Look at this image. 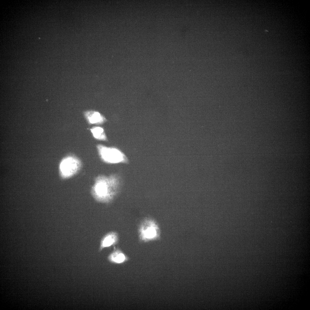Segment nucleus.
<instances>
[{"label": "nucleus", "mask_w": 310, "mask_h": 310, "mask_svg": "<svg viewBox=\"0 0 310 310\" xmlns=\"http://www.w3.org/2000/svg\"><path fill=\"white\" fill-rule=\"evenodd\" d=\"M94 137L98 139L104 140L106 137L103 129L99 127H94L91 129Z\"/></svg>", "instance_id": "obj_8"}, {"label": "nucleus", "mask_w": 310, "mask_h": 310, "mask_svg": "<svg viewBox=\"0 0 310 310\" xmlns=\"http://www.w3.org/2000/svg\"><path fill=\"white\" fill-rule=\"evenodd\" d=\"M97 147L101 158L106 162L117 163L127 161V158L123 154L116 149L101 145H99Z\"/></svg>", "instance_id": "obj_4"}, {"label": "nucleus", "mask_w": 310, "mask_h": 310, "mask_svg": "<svg viewBox=\"0 0 310 310\" xmlns=\"http://www.w3.org/2000/svg\"><path fill=\"white\" fill-rule=\"evenodd\" d=\"M118 240V235L117 232L111 231L107 233L101 240L99 251H101L104 248L117 243Z\"/></svg>", "instance_id": "obj_5"}, {"label": "nucleus", "mask_w": 310, "mask_h": 310, "mask_svg": "<svg viewBox=\"0 0 310 310\" xmlns=\"http://www.w3.org/2000/svg\"><path fill=\"white\" fill-rule=\"evenodd\" d=\"M118 184V181L114 176H99L92 188V195L97 202L110 203L117 193Z\"/></svg>", "instance_id": "obj_1"}, {"label": "nucleus", "mask_w": 310, "mask_h": 310, "mask_svg": "<svg viewBox=\"0 0 310 310\" xmlns=\"http://www.w3.org/2000/svg\"><path fill=\"white\" fill-rule=\"evenodd\" d=\"M139 238L142 242H146L158 239L160 237L159 227L156 222L147 218L141 222L138 228Z\"/></svg>", "instance_id": "obj_2"}, {"label": "nucleus", "mask_w": 310, "mask_h": 310, "mask_svg": "<svg viewBox=\"0 0 310 310\" xmlns=\"http://www.w3.org/2000/svg\"><path fill=\"white\" fill-rule=\"evenodd\" d=\"M85 115L89 122L91 123H100L103 121L102 117L97 112L89 111L86 112Z\"/></svg>", "instance_id": "obj_6"}, {"label": "nucleus", "mask_w": 310, "mask_h": 310, "mask_svg": "<svg viewBox=\"0 0 310 310\" xmlns=\"http://www.w3.org/2000/svg\"><path fill=\"white\" fill-rule=\"evenodd\" d=\"M108 259L111 261L120 263L123 261L125 259L124 255L119 250H115L109 256Z\"/></svg>", "instance_id": "obj_7"}, {"label": "nucleus", "mask_w": 310, "mask_h": 310, "mask_svg": "<svg viewBox=\"0 0 310 310\" xmlns=\"http://www.w3.org/2000/svg\"><path fill=\"white\" fill-rule=\"evenodd\" d=\"M81 165L80 160L75 157L70 156L65 158L60 165L61 176L64 178L71 177L79 171Z\"/></svg>", "instance_id": "obj_3"}]
</instances>
